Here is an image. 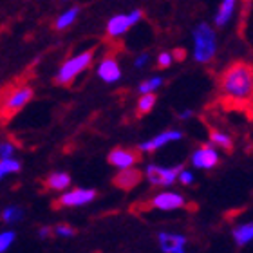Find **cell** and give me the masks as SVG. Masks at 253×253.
Segmentation results:
<instances>
[{"label":"cell","mask_w":253,"mask_h":253,"mask_svg":"<svg viewBox=\"0 0 253 253\" xmlns=\"http://www.w3.org/2000/svg\"><path fill=\"white\" fill-rule=\"evenodd\" d=\"M24 217V211L20 208H16V206H9V208H5L4 213H2V219H4L7 224H13V222H18Z\"/></svg>","instance_id":"cell-22"},{"label":"cell","mask_w":253,"mask_h":253,"mask_svg":"<svg viewBox=\"0 0 253 253\" xmlns=\"http://www.w3.org/2000/svg\"><path fill=\"white\" fill-rule=\"evenodd\" d=\"M170 54H172V58H174L175 62H183V60L186 58V51H183V49H174Z\"/></svg>","instance_id":"cell-28"},{"label":"cell","mask_w":253,"mask_h":253,"mask_svg":"<svg viewBox=\"0 0 253 253\" xmlns=\"http://www.w3.org/2000/svg\"><path fill=\"white\" fill-rule=\"evenodd\" d=\"M94 51L96 49H89V51H84V53L76 54L73 58H69L67 62L60 67L58 74L54 76V84L56 85H71L76 80L80 73H84L85 69L89 67L94 58Z\"/></svg>","instance_id":"cell-3"},{"label":"cell","mask_w":253,"mask_h":253,"mask_svg":"<svg viewBox=\"0 0 253 253\" xmlns=\"http://www.w3.org/2000/svg\"><path fill=\"white\" fill-rule=\"evenodd\" d=\"M163 84V80L161 78H152V80H147V82H143L139 85V92L141 94H147V92H152L154 89H158L159 85Z\"/></svg>","instance_id":"cell-23"},{"label":"cell","mask_w":253,"mask_h":253,"mask_svg":"<svg viewBox=\"0 0 253 253\" xmlns=\"http://www.w3.org/2000/svg\"><path fill=\"white\" fill-rule=\"evenodd\" d=\"M192 163H194L197 169H213V167L219 163V156H217V152L211 147L203 145V147L194 154Z\"/></svg>","instance_id":"cell-12"},{"label":"cell","mask_w":253,"mask_h":253,"mask_svg":"<svg viewBox=\"0 0 253 253\" xmlns=\"http://www.w3.org/2000/svg\"><path fill=\"white\" fill-rule=\"evenodd\" d=\"M71 185V175L65 172H54L45 179V186L49 190H63Z\"/></svg>","instance_id":"cell-17"},{"label":"cell","mask_w":253,"mask_h":253,"mask_svg":"<svg viewBox=\"0 0 253 253\" xmlns=\"http://www.w3.org/2000/svg\"><path fill=\"white\" fill-rule=\"evenodd\" d=\"M208 132H210V141L217 147H221L224 152H233V139L228 134L221 132L215 126H208Z\"/></svg>","instance_id":"cell-15"},{"label":"cell","mask_w":253,"mask_h":253,"mask_svg":"<svg viewBox=\"0 0 253 253\" xmlns=\"http://www.w3.org/2000/svg\"><path fill=\"white\" fill-rule=\"evenodd\" d=\"M31 98L33 89L29 85H18V87H13L11 90H7V94L4 96V100L0 103V122L11 120L16 112L31 101Z\"/></svg>","instance_id":"cell-2"},{"label":"cell","mask_w":253,"mask_h":253,"mask_svg":"<svg viewBox=\"0 0 253 253\" xmlns=\"http://www.w3.org/2000/svg\"><path fill=\"white\" fill-rule=\"evenodd\" d=\"M179 179H181V183H183V185H192L194 177H192V174H190V172H185V170H183V172L179 174Z\"/></svg>","instance_id":"cell-29"},{"label":"cell","mask_w":253,"mask_h":253,"mask_svg":"<svg viewBox=\"0 0 253 253\" xmlns=\"http://www.w3.org/2000/svg\"><path fill=\"white\" fill-rule=\"evenodd\" d=\"M38 235H40L42 239H45V237H49V235H51V230H49V228H42V230L38 232Z\"/></svg>","instance_id":"cell-31"},{"label":"cell","mask_w":253,"mask_h":253,"mask_svg":"<svg viewBox=\"0 0 253 253\" xmlns=\"http://www.w3.org/2000/svg\"><path fill=\"white\" fill-rule=\"evenodd\" d=\"M13 152H15V147L11 145V143L4 141L2 145H0V159H7L13 156Z\"/></svg>","instance_id":"cell-26"},{"label":"cell","mask_w":253,"mask_h":253,"mask_svg":"<svg viewBox=\"0 0 253 253\" xmlns=\"http://www.w3.org/2000/svg\"><path fill=\"white\" fill-rule=\"evenodd\" d=\"M20 169H22L20 161H15V159H11V158L2 159V161H0V179L7 174H16V172H20Z\"/></svg>","instance_id":"cell-21"},{"label":"cell","mask_w":253,"mask_h":253,"mask_svg":"<svg viewBox=\"0 0 253 253\" xmlns=\"http://www.w3.org/2000/svg\"><path fill=\"white\" fill-rule=\"evenodd\" d=\"M54 233L60 235V237H73L74 233V228H71L69 224H58V226H54Z\"/></svg>","instance_id":"cell-25"},{"label":"cell","mask_w":253,"mask_h":253,"mask_svg":"<svg viewBox=\"0 0 253 253\" xmlns=\"http://www.w3.org/2000/svg\"><path fill=\"white\" fill-rule=\"evenodd\" d=\"M143 179V174L141 170L137 169H125L122 172H118L114 177H112V185L116 186V188L123 190V192H130L132 188H136Z\"/></svg>","instance_id":"cell-10"},{"label":"cell","mask_w":253,"mask_h":253,"mask_svg":"<svg viewBox=\"0 0 253 253\" xmlns=\"http://www.w3.org/2000/svg\"><path fill=\"white\" fill-rule=\"evenodd\" d=\"M194 54L201 63H208L215 54V33L208 24H199L194 31Z\"/></svg>","instance_id":"cell-4"},{"label":"cell","mask_w":253,"mask_h":253,"mask_svg":"<svg viewBox=\"0 0 253 253\" xmlns=\"http://www.w3.org/2000/svg\"><path fill=\"white\" fill-rule=\"evenodd\" d=\"M15 241V232H4L0 233V253H4Z\"/></svg>","instance_id":"cell-24"},{"label":"cell","mask_w":253,"mask_h":253,"mask_svg":"<svg viewBox=\"0 0 253 253\" xmlns=\"http://www.w3.org/2000/svg\"><path fill=\"white\" fill-rule=\"evenodd\" d=\"M147 60H148V54H147V53L141 54V56H137V60H136V67H137V69L143 67V65L147 63Z\"/></svg>","instance_id":"cell-30"},{"label":"cell","mask_w":253,"mask_h":253,"mask_svg":"<svg viewBox=\"0 0 253 253\" xmlns=\"http://www.w3.org/2000/svg\"><path fill=\"white\" fill-rule=\"evenodd\" d=\"M78 13H80V7H71V9H67L65 13H62V15L58 16V20H56L54 27H56L58 31H62V29H67V27L71 26L76 18H78Z\"/></svg>","instance_id":"cell-19"},{"label":"cell","mask_w":253,"mask_h":253,"mask_svg":"<svg viewBox=\"0 0 253 253\" xmlns=\"http://www.w3.org/2000/svg\"><path fill=\"white\" fill-rule=\"evenodd\" d=\"M235 4H237V0H222L221 5H219V11H217V15H215V26L217 27L226 26L228 20H230L232 15H233Z\"/></svg>","instance_id":"cell-16"},{"label":"cell","mask_w":253,"mask_h":253,"mask_svg":"<svg viewBox=\"0 0 253 253\" xmlns=\"http://www.w3.org/2000/svg\"><path fill=\"white\" fill-rule=\"evenodd\" d=\"M156 105V94L152 92H147V94H143L137 101V107H136V116L141 118V116H147L148 112L152 111V107Z\"/></svg>","instance_id":"cell-18"},{"label":"cell","mask_w":253,"mask_h":253,"mask_svg":"<svg viewBox=\"0 0 253 253\" xmlns=\"http://www.w3.org/2000/svg\"><path fill=\"white\" fill-rule=\"evenodd\" d=\"M159 243L165 253H185V237L181 235H169V233H159Z\"/></svg>","instance_id":"cell-14"},{"label":"cell","mask_w":253,"mask_h":253,"mask_svg":"<svg viewBox=\"0 0 253 253\" xmlns=\"http://www.w3.org/2000/svg\"><path fill=\"white\" fill-rule=\"evenodd\" d=\"M185 170L183 165L179 167H175V169H161V167H148L147 170V177L148 181L152 183V185H158V186H165V185H172L179 174Z\"/></svg>","instance_id":"cell-9"},{"label":"cell","mask_w":253,"mask_h":253,"mask_svg":"<svg viewBox=\"0 0 253 253\" xmlns=\"http://www.w3.org/2000/svg\"><path fill=\"white\" fill-rule=\"evenodd\" d=\"M141 161V150L139 148H125L116 147L109 154V163L118 167V169H128L132 165Z\"/></svg>","instance_id":"cell-7"},{"label":"cell","mask_w":253,"mask_h":253,"mask_svg":"<svg viewBox=\"0 0 253 253\" xmlns=\"http://www.w3.org/2000/svg\"><path fill=\"white\" fill-rule=\"evenodd\" d=\"M98 74L100 78L107 84H112V82H118L120 76H122V71H120V65H118V60L114 56V53H107L105 58L101 60L100 67H98Z\"/></svg>","instance_id":"cell-11"},{"label":"cell","mask_w":253,"mask_h":253,"mask_svg":"<svg viewBox=\"0 0 253 253\" xmlns=\"http://www.w3.org/2000/svg\"><path fill=\"white\" fill-rule=\"evenodd\" d=\"M217 101L228 112L253 118V63L235 60L217 76Z\"/></svg>","instance_id":"cell-1"},{"label":"cell","mask_w":253,"mask_h":253,"mask_svg":"<svg viewBox=\"0 0 253 253\" xmlns=\"http://www.w3.org/2000/svg\"><path fill=\"white\" fill-rule=\"evenodd\" d=\"M175 139H181V132H163V134H159L158 137H154V139H150V141L143 143L141 147H139V150L141 152H154V150H158V148H161L163 145H167L169 141H175Z\"/></svg>","instance_id":"cell-13"},{"label":"cell","mask_w":253,"mask_h":253,"mask_svg":"<svg viewBox=\"0 0 253 253\" xmlns=\"http://www.w3.org/2000/svg\"><path fill=\"white\" fill-rule=\"evenodd\" d=\"M174 62V58H172V54L170 53H161L158 58V67L159 69H167L170 67V63Z\"/></svg>","instance_id":"cell-27"},{"label":"cell","mask_w":253,"mask_h":253,"mask_svg":"<svg viewBox=\"0 0 253 253\" xmlns=\"http://www.w3.org/2000/svg\"><path fill=\"white\" fill-rule=\"evenodd\" d=\"M186 206V199L181 197L179 194H172V192H165V194H159L152 199L145 201V203H139V205L132 206V211H148L152 208H158V210H175V208H183Z\"/></svg>","instance_id":"cell-5"},{"label":"cell","mask_w":253,"mask_h":253,"mask_svg":"<svg viewBox=\"0 0 253 253\" xmlns=\"http://www.w3.org/2000/svg\"><path fill=\"white\" fill-rule=\"evenodd\" d=\"M96 197V190H84L76 188L71 190L67 194H63L56 203H53L54 208H73V206H82L87 205Z\"/></svg>","instance_id":"cell-8"},{"label":"cell","mask_w":253,"mask_h":253,"mask_svg":"<svg viewBox=\"0 0 253 253\" xmlns=\"http://www.w3.org/2000/svg\"><path fill=\"white\" fill-rule=\"evenodd\" d=\"M233 237L237 241V244H246L253 239V222L250 224H243L233 230Z\"/></svg>","instance_id":"cell-20"},{"label":"cell","mask_w":253,"mask_h":253,"mask_svg":"<svg viewBox=\"0 0 253 253\" xmlns=\"http://www.w3.org/2000/svg\"><path fill=\"white\" fill-rule=\"evenodd\" d=\"M141 16H143L141 9H134L132 13H128V15L112 16L111 20H109V24H107V37H109V38L122 37L123 33L128 31V29H130L136 22L141 20Z\"/></svg>","instance_id":"cell-6"}]
</instances>
